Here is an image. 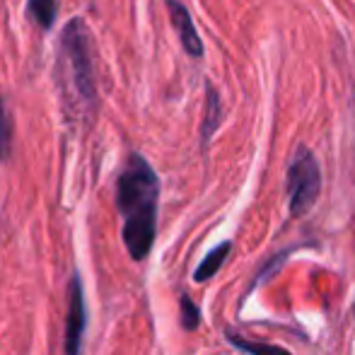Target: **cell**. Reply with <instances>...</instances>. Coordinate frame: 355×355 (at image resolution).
Listing matches in <instances>:
<instances>
[{
	"label": "cell",
	"mask_w": 355,
	"mask_h": 355,
	"mask_svg": "<svg viewBox=\"0 0 355 355\" xmlns=\"http://www.w3.org/2000/svg\"><path fill=\"white\" fill-rule=\"evenodd\" d=\"M167 8H169V17H172V24H174V29H177L179 42H182L184 51L193 58H201L203 56V44H201V37H198L196 27H193L189 10L184 8L179 0H167Z\"/></svg>",
	"instance_id": "cell-4"
},
{
	"label": "cell",
	"mask_w": 355,
	"mask_h": 355,
	"mask_svg": "<svg viewBox=\"0 0 355 355\" xmlns=\"http://www.w3.org/2000/svg\"><path fill=\"white\" fill-rule=\"evenodd\" d=\"M159 182L155 169L141 157L131 155L119 177L116 206L123 215V242L136 261H143L155 242Z\"/></svg>",
	"instance_id": "cell-1"
},
{
	"label": "cell",
	"mask_w": 355,
	"mask_h": 355,
	"mask_svg": "<svg viewBox=\"0 0 355 355\" xmlns=\"http://www.w3.org/2000/svg\"><path fill=\"white\" fill-rule=\"evenodd\" d=\"M218 121H220V97H218V94H215V89H213V87H208L206 121H203V131H201L203 143H208V141H211V136H213L215 126H218Z\"/></svg>",
	"instance_id": "cell-8"
},
{
	"label": "cell",
	"mask_w": 355,
	"mask_h": 355,
	"mask_svg": "<svg viewBox=\"0 0 355 355\" xmlns=\"http://www.w3.org/2000/svg\"><path fill=\"white\" fill-rule=\"evenodd\" d=\"M29 17L42 29H51L58 17L56 0H29Z\"/></svg>",
	"instance_id": "cell-6"
},
{
	"label": "cell",
	"mask_w": 355,
	"mask_h": 355,
	"mask_svg": "<svg viewBox=\"0 0 355 355\" xmlns=\"http://www.w3.org/2000/svg\"><path fill=\"white\" fill-rule=\"evenodd\" d=\"M227 254H230V244H220L218 249H213V252L203 259V263L198 266V271H196V276H193V278H196V281H208V278H211L213 273L223 266V261H225V257H227Z\"/></svg>",
	"instance_id": "cell-7"
},
{
	"label": "cell",
	"mask_w": 355,
	"mask_h": 355,
	"mask_svg": "<svg viewBox=\"0 0 355 355\" xmlns=\"http://www.w3.org/2000/svg\"><path fill=\"white\" fill-rule=\"evenodd\" d=\"M61 83H68L73 97H78V102H83L89 109V104L94 102V68H92V56H89V42L87 32L80 24V19H75L73 24H68L66 32L61 37Z\"/></svg>",
	"instance_id": "cell-2"
},
{
	"label": "cell",
	"mask_w": 355,
	"mask_h": 355,
	"mask_svg": "<svg viewBox=\"0 0 355 355\" xmlns=\"http://www.w3.org/2000/svg\"><path fill=\"white\" fill-rule=\"evenodd\" d=\"M85 327V304H83V288L75 278L71 285V307H68V331H66V351L68 355H78L80 336Z\"/></svg>",
	"instance_id": "cell-5"
},
{
	"label": "cell",
	"mask_w": 355,
	"mask_h": 355,
	"mask_svg": "<svg viewBox=\"0 0 355 355\" xmlns=\"http://www.w3.org/2000/svg\"><path fill=\"white\" fill-rule=\"evenodd\" d=\"M322 189V177H319V164L312 153L300 150L297 157L293 159L288 172V193H290V213L304 215L314 206Z\"/></svg>",
	"instance_id": "cell-3"
},
{
	"label": "cell",
	"mask_w": 355,
	"mask_h": 355,
	"mask_svg": "<svg viewBox=\"0 0 355 355\" xmlns=\"http://www.w3.org/2000/svg\"><path fill=\"white\" fill-rule=\"evenodd\" d=\"M182 322L187 329L198 327V309L193 307V302L189 297H182Z\"/></svg>",
	"instance_id": "cell-11"
},
{
	"label": "cell",
	"mask_w": 355,
	"mask_h": 355,
	"mask_svg": "<svg viewBox=\"0 0 355 355\" xmlns=\"http://www.w3.org/2000/svg\"><path fill=\"white\" fill-rule=\"evenodd\" d=\"M232 343H234V346L242 348V351L252 353V355H290V353H285L283 348L263 346V343H247L244 338H237V336H232Z\"/></svg>",
	"instance_id": "cell-10"
},
{
	"label": "cell",
	"mask_w": 355,
	"mask_h": 355,
	"mask_svg": "<svg viewBox=\"0 0 355 355\" xmlns=\"http://www.w3.org/2000/svg\"><path fill=\"white\" fill-rule=\"evenodd\" d=\"M12 153V123H10V116L5 112V104L0 99V162L10 157Z\"/></svg>",
	"instance_id": "cell-9"
}]
</instances>
